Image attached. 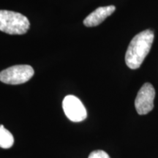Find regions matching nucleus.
<instances>
[{"mask_svg": "<svg viewBox=\"0 0 158 158\" xmlns=\"http://www.w3.org/2000/svg\"><path fill=\"white\" fill-rule=\"evenodd\" d=\"M154 32L147 29L138 33L130 41L125 54V62L132 70L140 68L149 53L154 40Z\"/></svg>", "mask_w": 158, "mask_h": 158, "instance_id": "nucleus-1", "label": "nucleus"}, {"mask_svg": "<svg viewBox=\"0 0 158 158\" xmlns=\"http://www.w3.org/2000/svg\"><path fill=\"white\" fill-rule=\"evenodd\" d=\"M30 27L28 19L17 12L0 10V31L9 35H24Z\"/></svg>", "mask_w": 158, "mask_h": 158, "instance_id": "nucleus-2", "label": "nucleus"}, {"mask_svg": "<svg viewBox=\"0 0 158 158\" xmlns=\"http://www.w3.org/2000/svg\"><path fill=\"white\" fill-rule=\"evenodd\" d=\"M34 73L35 71L30 65H15L0 72V81L11 85L24 84L32 78Z\"/></svg>", "mask_w": 158, "mask_h": 158, "instance_id": "nucleus-3", "label": "nucleus"}, {"mask_svg": "<svg viewBox=\"0 0 158 158\" xmlns=\"http://www.w3.org/2000/svg\"><path fill=\"white\" fill-rule=\"evenodd\" d=\"M62 108L65 115L72 122H80L87 117V112L84 104L74 95L65 97L62 102Z\"/></svg>", "mask_w": 158, "mask_h": 158, "instance_id": "nucleus-4", "label": "nucleus"}, {"mask_svg": "<svg viewBox=\"0 0 158 158\" xmlns=\"http://www.w3.org/2000/svg\"><path fill=\"white\" fill-rule=\"evenodd\" d=\"M155 90L149 83L144 84L138 91L135 100V109L140 115H145L149 113L154 108V99Z\"/></svg>", "mask_w": 158, "mask_h": 158, "instance_id": "nucleus-5", "label": "nucleus"}, {"mask_svg": "<svg viewBox=\"0 0 158 158\" xmlns=\"http://www.w3.org/2000/svg\"><path fill=\"white\" fill-rule=\"evenodd\" d=\"M116 7L114 5L100 7L90 13L84 21V24L87 27H96L100 24L106 18L110 16L115 11Z\"/></svg>", "mask_w": 158, "mask_h": 158, "instance_id": "nucleus-6", "label": "nucleus"}, {"mask_svg": "<svg viewBox=\"0 0 158 158\" xmlns=\"http://www.w3.org/2000/svg\"><path fill=\"white\" fill-rule=\"evenodd\" d=\"M14 143V138L11 133L5 129L3 125H0V147L9 149Z\"/></svg>", "mask_w": 158, "mask_h": 158, "instance_id": "nucleus-7", "label": "nucleus"}, {"mask_svg": "<svg viewBox=\"0 0 158 158\" xmlns=\"http://www.w3.org/2000/svg\"><path fill=\"white\" fill-rule=\"evenodd\" d=\"M88 158H110L106 152L102 150H95L92 152Z\"/></svg>", "mask_w": 158, "mask_h": 158, "instance_id": "nucleus-8", "label": "nucleus"}]
</instances>
